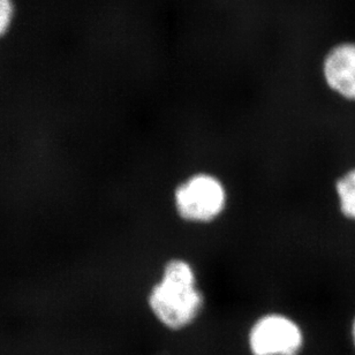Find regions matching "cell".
<instances>
[{
    "label": "cell",
    "instance_id": "6da1fadb",
    "mask_svg": "<svg viewBox=\"0 0 355 355\" xmlns=\"http://www.w3.org/2000/svg\"><path fill=\"white\" fill-rule=\"evenodd\" d=\"M146 300L155 321L168 331L191 328L207 307L198 266L188 257H168L149 287Z\"/></svg>",
    "mask_w": 355,
    "mask_h": 355
},
{
    "label": "cell",
    "instance_id": "7a4b0ae2",
    "mask_svg": "<svg viewBox=\"0 0 355 355\" xmlns=\"http://www.w3.org/2000/svg\"><path fill=\"white\" fill-rule=\"evenodd\" d=\"M177 218L191 226H211L227 214L230 188L223 177L209 170H196L182 178L172 191Z\"/></svg>",
    "mask_w": 355,
    "mask_h": 355
},
{
    "label": "cell",
    "instance_id": "3957f363",
    "mask_svg": "<svg viewBox=\"0 0 355 355\" xmlns=\"http://www.w3.org/2000/svg\"><path fill=\"white\" fill-rule=\"evenodd\" d=\"M306 340L300 322L283 311L262 313L247 331L250 355H300Z\"/></svg>",
    "mask_w": 355,
    "mask_h": 355
},
{
    "label": "cell",
    "instance_id": "277c9868",
    "mask_svg": "<svg viewBox=\"0 0 355 355\" xmlns=\"http://www.w3.org/2000/svg\"><path fill=\"white\" fill-rule=\"evenodd\" d=\"M328 88L339 98L355 103V41H344L330 49L323 62Z\"/></svg>",
    "mask_w": 355,
    "mask_h": 355
},
{
    "label": "cell",
    "instance_id": "5b68a950",
    "mask_svg": "<svg viewBox=\"0 0 355 355\" xmlns=\"http://www.w3.org/2000/svg\"><path fill=\"white\" fill-rule=\"evenodd\" d=\"M337 208L343 218L355 224V166L347 168L334 184Z\"/></svg>",
    "mask_w": 355,
    "mask_h": 355
},
{
    "label": "cell",
    "instance_id": "8992f818",
    "mask_svg": "<svg viewBox=\"0 0 355 355\" xmlns=\"http://www.w3.org/2000/svg\"><path fill=\"white\" fill-rule=\"evenodd\" d=\"M13 17V0H0V38L10 29Z\"/></svg>",
    "mask_w": 355,
    "mask_h": 355
},
{
    "label": "cell",
    "instance_id": "52a82bcc",
    "mask_svg": "<svg viewBox=\"0 0 355 355\" xmlns=\"http://www.w3.org/2000/svg\"><path fill=\"white\" fill-rule=\"evenodd\" d=\"M351 339H352V345L355 349V315L351 323Z\"/></svg>",
    "mask_w": 355,
    "mask_h": 355
}]
</instances>
